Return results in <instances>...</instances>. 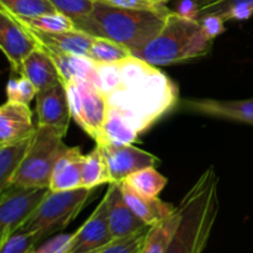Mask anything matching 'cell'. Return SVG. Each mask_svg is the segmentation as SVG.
<instances>
[{"instance_id":"6da1fadb","label":"cell","mask_w":253,"mask_h":253,"mask_svg":"<svg viewBox=\"0 0 253 253\" xmlns=\"http://www.w3.org/2000/svg\"><path fill=\"white\" fill-rule=\"evenodd\" d=\"M96 76L109 110L125 118L140 135L179 104L174 82L133 54L116 63H98Z\"/></svg>"},{"instance_id":"7a4b0ae2","label":"cell","mask_w":253,"mask_h":253,"mask_svg":"<svg viewBox=\"0 0 253 253\" xmlns=\"http://www.w3.org/2000/svg\"><path fill=\"white\" fill-rule=\"evenodd\" d=\"M177 208L180 220L166 253H203L219 214V177L214 166L203 172Z\"/></svg>"},{"instance_id":"3957f363","label":"cell","mask_w":253,"mask_h":253,"mask_svg":"<svg viewBox=\"0 0 253 253\" xmlns=\"http://www.w3.org/2000/svg\"><path fill=\"white\" fill-rule=\"evenodd\" d=\"M169 11L125 9L95 0L93 10L74 24L78 30L118 42L133 53L162 30Z\"/></svg>"},{"instance_id":"277c9868","label":"cell","mask_w":253,"mask_h":253,"mask_svg":"<svg viewBox=\"0 0 253 253\" xmlns=\"http://www.w3.org/2000/svg\"><path fill=\"white\" fill-rule=\"evenodd\" d=\"M211 46L200 20L170 10L162 30L132 54L156 67L170 66L207 56Z\"/></svg>"},{"instance_id":"5b68a950","label":"cell","mask_w":253,"mask_h":253,"mask_svg":"<svg viewBox=\"0 0 253 253\" xmlns=\"http://www.w3.org/2000/svg\"><path fill=\"white\" fill-rule=\"evenodd\" d=\"M68 150L63 136L46 126H36L34 140L11 185L48 188L58 158Z\"/></svg>"},{"instance_id":"8992f818","label":"cell","mask_w":253,"mask_h":253,"mask_svg":"<svg viewBox=\"0 0 253 253\" xmlns=\"http://www.w3.org/2000/svg\"><path fill=\"white\" fill-rule=\"evenodd\" d=\"M91 189L79 188L66 192H51L19 231L36 232L42 239L66 229L79 215L90 198Z\"/></svg>"},{"instance_id":"52a82bcc","label":"cell","mask_w":253,"mask_h":253,"mask_svg":"<svg viewBox=\"0 0 253 253\" xmlns=\"http://www.w3.org/2000/svg\"><path fill=\"white\" fill-rule=\"evenodd\" d=\"M68 96L72 119L96 143L103 137L108 101L103 91L88 81L73 78L63 83Z\"/></svg>"},{"instance_id":"ba28073f","label":"cell","mask_w":253,"mask_h":253,"mask_svg":"<svg viewBox=\"0 0 253 253\" xmlns=\"http://www.w3.org/2000/svg\"><path fill=\"white\" fill-rule=\"evenodd\" d=\"M48 188H26L11 185L1 192L0 198V245L19 231L32 216Z\"/></svg>"},{"instance_id":"9c48e42d","label":"cell","mask_w":253,"mask_h":253,"mask_svg":"<svg viewBox=\"0 0 253 253\" xmlns=\"http://www.w3.org/2000/svg\"><path fill=\"white\" fill-rule=\"evenodd\" d=\"M114 241L108 221L106 198L104 197L88 220L73 234L67 253H99Z\"/></svg>"},{"instance_id":"30bf717a","label":"cell","mask_w":253,"mask_h":253,"mask_svg":"<svg viewBox=\"0 0 253 253\" xmlns=\"http://www.w3.org/2000/svg\"><path fill=\"white\" fill-rule=\"evenodd\" d=\"M37 47L27 30L14 15L0 6V48L9 61L12 72L21 74L26 57Z\"/></svg>"},{"instance_id":"8fae6325","label":"cell","mask_w":253,"mask_h":253,"mask_svg":"<svg viewBox=\"0 0 253 253\" xmlns=\"http://www.w3.org/2000/svg\"><path fill=\"white\" fill-rule=\"evenodd\" d=\"M36 115L37 126L54 128L63 137L67 135L72 114L66 86L62 82L37 93Z\"/></svg>"},{"instance_id":"7c38bea8","label":"cell","mask_w":253,"mask_h":253,"mask_svg":"<svg viewBox=\"0 0 253 253\" xmlns=\"http://www.w3.org/2000/svg\"><path fill=\"white\" fill-rule=\"evenodd\" d=\"M98 145V143H96ZM108 161L111 183H121L126 177L147 167H155L158 161L152 153L132 145H100Z\"/></svg>"},{"instance_id":"4fadbf2b","label":"cell","mask_w":253,"mask_h":253,"mask_svg":"<svg viewBox=\"0 0 253 253\" xmlns=\"http://www.w3.org/2000/svg\"><path fill=\"white\" fill-rule=\"evenodd\" d=\"M179 106L184 110L199 115L253 125V98L240 99V100L190 98L180 100Z\"/></svg>"},{"instance_id":"5bb4252c","label":"cell","mask_w":253,"mask_h":253,"mask_svg":"<svg viewBox=\"0 0 253 253\" xmlns=\"http://www.w3.org/2000/svg\"><path fill=\"white\" fill-rule=\"evenodd\" d=\"M104 197L106 198L108 221L114 239H124L150 227L126 204L121 190V183L109 184Z\"/></svg>"},{"instance_id":"9a60e30c","label":"cell","mask_w":253,"mask_h":253,"mask_svg":"<svg viewBox=\"0 0 253 253\" xmlns=\"http://www.w3.org/2000/svg\"><path fill=\"white\" fill-rule=\"evenodd\" d=\"M36 127L32 121L29 104L6 101L0 108V145L15 142L34 135Z\"/></svg>"},{"instance_id":"2e32d148","label":"cell","mask_w":253,"mask_h":253,"mask_svg":"<svg viewBox=\"0 0 253 253\" xmlns=\"http://www.w3.org/2000/svg\"><path fill=\"white\" fill-rule=\"evenodd\" d=\"M25 29L39 46L56 52H63V53L88 56L89 48L94 39V36L78 29L61 32H43L29 29V27H25Z\"/></svg>"},{"instance_id":"e0dca14e","label":"cell","mask_w":253,"mask_h":253,"mask_svg":"<svg viewBox=\"0 0 253 253\" xmlns=\"http://www.w3.org/2000/svg\"><path fill=\"white\" fill-rule=\"evenodd\" d=\"M84 156L79 147H68L53 168L48 187L51 192H66L83 188L82 168Z\"/></svg>"},{"instance_id":"ac0fdd59","label":"cell","mask_w":253,"mask_h":253,"mask_svg":"<svg viewBox=\"0 0 253 253\" xmlns=\"http://www.w3.org/2000/svg\"><path fill=\"white\" fill-rule=\"evenodd\" d=\"M121 190L126 204L150 227L160 224L177 210V207L163 202L160 198H148L138 194L124 183H121Z\"/></svg>"},{"instance_id":"d6986e66","label":"cell","mask_w":253,"mask_h":253,"mask_svg":"<svg viewBox=\"0 0 253 253\" xmlns=\"http://www.w3.org/2000/svg\"><path fill=\"white\" fill-rule=\"evenodd\" d=\"M39 47L42 51L46 52L49 58L53 61L59 77H61L62 83H66L73 78H81L96 85V81H98L96 66H98V63L89 58L88 56L63 53V52L52 51V49L44 48L41 46Z\"/></svg>"},{"instance_id":"ffe728a7","label":"cell","mask_w":253,"mask_h":253,"mask_svg":"<svg viewBox=\"0 0 253 253\" xmlns=\"http://www.w3.org/2000/svg\"><path fill=\"white\" fill-rule=\"evenodd\" d=\"M21 76L29 78L39 91L61 83V77L53 61L39 46L24 61Z\"/></svg>"},{"instance_id":"44dd1931","label":"cell","mask_w":253,"mask_h":253,"mask_svg":"<svg viewBox=\"0 0 253 253\" xmlns=\"http://www.w3.org/2000/svg\"><path fill=\"white\" fill-rule=\"evenodd\" d=\"M34 136L35 133L15 142L0 145V193L11 187L12 180L29 152Z\"/></svg>"},{"instance_id":"7402d4cb","label":"cell","mask_w":253,"mask_h":253,"mask_svg":"<svg viewBox=\"0 0 253 253\" xmlns=\"http://www.w3.org/2000/svg\"><path fill=\"white\" fill-rule=\"evenodd\" d=\"M104 184H111V175L103 148L100 145H96L88 155L84 156L82 187L93 190Z\"/></svg>"},{"instance_id":"603a6c76","label":"cell","mask_w":253,"mask_h":253,"mask_svg":"<svg viewBox=\"0 0 253 253\" xmlns=\"http://www.w3.org/2000/svg\"><path fill=\"white\" fill-rule=\"evenodd\" d=\"M180 220L179 210L174 211V214L170 215L166 220L161 221L160 224L151 226L146 234L143 244L141 246L138 253H166L173 236L175 234L178 224Z\"/></svg>"},{"instance_id":"cb8c5ba5","label":"cell","mask_w":253,"mask_h":253,"mask_svg":"<svg viewBox=\"0 0 253 253\" xmlns=\"http://www.w3.org/2000/svg\"><path fill=\"white\" fill-rule=\"evenodd\" d=\"M140 137V132L121 115L113 110L106 114L103 137L98 145H131Z\"/></svg>"},{"instance_id":"d4e9b609","label":"cell","mask_w":253,"mask_h":253,"mask_svg":"<svg viewBox=\"0 0 253 253\" xmlns=\"http://www.w3.org/2000/svg\"><path fill=\"white\" fill-rule=\"evenodd\" d=\"M121 183L143 197L158 198L167 184V178L161 174L155 167H147L130 174Z\"/></svg>"},{"instance_id":"484cf974","label":"cell","mask_w":253,"mask_h":253,"mask_svg":"<svg viewBox=\"0 0 253 253\" xmlns=\"http://www.w3.org/2000/svg\"><path fill=\"white\" fill-rule=\"evenodd\" d=\"M208 14L219 15L225 21H244L253 15V0H221L215 4L203 6L199 10L198 19Z\"/></svg>"},{"instance_id":"4316f807","label":"cell","mask_w":253,"mask_h":253,"mask_svg":"<svg viewBox=\"0 0 253 253\" xmlns=\"http://www.w3.org/2000/svg\"><path fill=\"white\" fill-rule=\"evenodd\" d=\"M12 15V14H11ZM15 19L29 29L37 30L43 32H61L67 30L77 29L76 24L71 17L62 12H49V14L40 15L35 17H16Z\"/></svg>"},{"instance_id":"83f0119b","label":"cell","mask_w":253,"mask_h":253,"mask_svg":"<svg viewBox=\"0 0 253 253\" xmlns=\"http://www.w3.org/2000/svg\"><path fill=\"white\" fill-rule=\"evenodd\" d=\"M132 56L131 51L111 40L94 36L88 57L96 63H116Z\"/></svg>"},{"instance_id":"f1b7e54d","label":"cell","mask_w":253,"mask_h":253,"mask_svg":"<svg viewBox=\"0 0 253 253\" xmlns=\"http://www.w3.org/2000/svg\"><path fill=\"white\" fill-rule=\"evenodd\" d=\"M0 6L16 17H35L57 11L48 0H0Z\"/></svg>"},{"instance_id":"f546056e","label":"cell","mask_w":253,"mask_h":253,"mask_svg":"<svg viewBox=\"0 0 253 253\" xmlns=\"http://www.w3.org/2000/svg\"><path fill=\"white\" fill-rule=\"evenodd\" d=\"M42 237L36 232L17 231L0 245V253H31Z\"/></svg>"},{"instance_id":"4dcf8cb0","label":"cell","mask_w":253,"mask_h":253,"mask_svg":"<svg viewBox=\"0 0 253 253\" xmlns=\"http://www.w3.org/2000/svg\"><path fill=\"white\" fill-rule=\"evenodd\" d=\"M37 93L39 90L34 83L24 76L16 79H9L6 84L7 101L30 104L32 99L36 98Z\"/></svg>"},{"instance_id":"1f68e13d","label":"cell","mask_w":253,"mask_h":253,"mask_svg":"<svg viewBox=\"0 0 253 253\" xmlns=\"http://www.w3.org/2000/svg\"><path fill=\"white\" fill-rule=\"evenodd\" d=\"M57 11L67 15L73 21L86 16L93 10L95 0H48Z\"/></svg>"},{"instance_id":"d6a6232c","label":"cell","mask_w":253,"mask_h":253,"mask_svg":"<svg viewBox=\"0 0 253 253\" xmlns=\"http://www.w3.org/2000/svg\"><path fill=\"white\" fill-rule=\"evenodd\" d=\"M148 229L150 227H147L145 230H141V231L130 235L127 237H124V239L115 240L113 244L109 245L106 249H104L103 251H100L99 253H138Z\"/></svg>"},{"instance_id":"836d02e7","label":"cell","mask_w":253,"mask_h":253,"mask_svg":"<svg viewBox=\"0 0 253 253\" xmlns=\"http://www.w3.org/2000/svg\"><path fill=\"white\" fill-rule=\"evenodd\" d=\"M114 6L133 10H150V11H168V0H100Z\"/></svg>"},{"instance_id":"e575fe53","label":"cell","mask_w":253,"mask_h":253,"mask_svg":"<svg viewBox=\"0 0 253 253\" xmlns=\"http://www.w3.org/2000/svg\"><path fill=\"white\" fill-rule=\"evenodd\" d=\"M73 234H59L44 242L31 253H67L71 246Z\"/></svg>"},{"instance_id":"d590c367","label":"cell","mask_w":253,"mask_h":253,"mask_svg":"<svg viewBox=\"0 0 253 253\" xmlns=\"http://www.w3.org/2000/svg\"><path fill=\"white\" fill-rule=\"evenodd\" d=\"M198 20H200V22H202V26L205 35L210 40H212V41H214L215 37H217L225 31V22L226 21L222 17H220L219 15L208 14L199 17Z\"/></svg>"},{"instance_id":"8d00e7d4","label":"cell","mask_w":253,"mask_h":253,"mask_svg":"<svg viewBox=\"0 0 253 253\" xmlns=\"http://www.w3.org/2000/svg\"><path fill=\"white\" fill-rule=\"evenodd\" d=\"M179 14L184 15V16L193 17V19H198V15H199V7L195 4L194 0H182L178 6L177 10Z\"/></svg>"},{"instance_id":"74e56055","label":"cell","mask_w":253,"mask_h":253,"mask_svg":"<svg viewBox=\"0 0 253 253\" xmlns=\"http://www.w3.org/2000/svg\"><path fill=\"white\" fill-rule=\"evenodd\" d=\"M194 1H195V4L198 5V7H199V10H200L203 6H208V5L215 4V2L221 1V0H194Z\"/></svg>"},{"instance_id":"f35d334b","label":"cell","mask_w":253,"mask_h":253,"mask_svg":"<svg viewBox=\"0 0 253 253\" xmlns=\"http://www.w3.org/2000/svg\"><path fill=\"white\" fill-rule=\"evenodd\" d=\"M168 1H169V0H168Z\"/></svg>"}]
</instances>
